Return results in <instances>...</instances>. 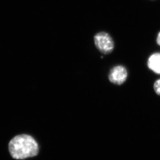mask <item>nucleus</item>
<instances>
[{
    "label": "nucleus",
    "mask_w": 160,
    "mask_h": 160,
    "mask_svg": "<svg viewBox=\"0 0 160 160\" xmlns=\"http://www.w3.org/2000/svg\"><path fill=\"white\" fill-rule=\"evenodd\" d=\"M148 68L154 73L160 74V52L153 53L147 61Z\"/></svg>",
    "instance_id": "4"
},
{
    "label": "nucleus",
    "mask_w": 160,
    "mask_h": 160,
    "mask_svg": "<svg viewBox=\"0 0 160 160\" xmlns=\"http://www.w3.org/2000/svg\"><path fill=\"white\" fill-rule=\"evenodd\" d=\"M128 72L122 65H117L110 70L108 79L112 83L116 85H121L127 80Z\"/></svg>",
    "instance_id": "3"
},
{
    "label": "nucleus",
    "mask_w": 160,
    "mask_h": 160,
    "mask_svg": "<svg viewBox=\"0 0 160 160\" xmlns=\"http://www.w3.org/2000/svg\"><path fill=\"white\" fill-rule=\"evenodd\" d=\"M95 47L101 53L105 54L112 53L115 47L113 39L105 32H98L94 36Z\"/></svg>",
    "instance_id": "2"
},
{
    "label": "nucleus",
    "mask_w": 160,
    "mask_h": 160,
    "mask_svg": "<svg viewBox=\"0 0 160 160\" xmlns=\"http://www.w3.org/2000/svg\"><path fill=\"white\" fill-rule=\"evenodd\" d=\"M8 149L12 158L23 160L37 156L38 145L32 136L19 135L13 138L9 142Z\"/></svg>",
    "instance_id": "1"
},
{
    "label": "nucleus",
    "mask_w": 160,
    "mask_h": 160,
    "mask_svg": "<svg viewBox=\"0 0 160 160\" xmlns=\"http://www.w3.org/2000/svg\"><path fill=\"white\" fill-rule=\"evenodd\" d=\"M153 88L156 94L158 95H160V79L156 80L154 82Z\"/></svg>",
    "instance_id": "5"
},
{
    "label": "nucleus",
    "mask_w": 160,
    "mask_h": 160,
    "mask_svg": "<svg viewBox=\"0 0 160 160\" xmlns=\"http://www.w3.org/2000/svg\"><path fill=\"white\" fill-rule=\"evenodd\" d=\"M157 42L158 45L160 46V32L158 34L157 38Z\"/></svg>",
    "instance_id": "6"
}]
</instances>
